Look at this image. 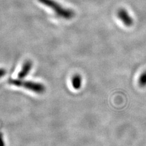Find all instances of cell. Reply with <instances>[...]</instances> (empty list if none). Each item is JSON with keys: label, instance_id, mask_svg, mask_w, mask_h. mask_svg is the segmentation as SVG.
<instances>
[{"label": "cell", "instance_id": "3957f363", "mask_svg": "<svg viewBox=\"0 0 146 146\" xmlns=\"http://www.w3.org/2000/svg\"><path fill=\"white\" fill-rule=\"evenodd\" d=\"M117 17L127 27H130L133 24V19L125 9L121 8L117 11Z\"/></svg>", "mask_w": 146, "mask_h": 146}, {"label": "cell", "instance_id": "5b68a950", "mask_svg": "<svg viewBox=\"0 0 146 146\" xmlns=\"http://www.w3.org/2000/svg\"><path fill=\"white\" fill-rule=\"evenodd\" d=\"M71 84L75 90H79L82 86V77L79 74H76L72 77Z\"/></svg>", "mask_w": 146, "mask_h": 146}, {"label": "cell", "instance_id": "52a82bcc", "mask_svg": "<svg viewBox=\"0 0 146 146\" xmlns=\"http://www.w3.org/2000/svg\"><path fill=\"white\" fill-rule=\"evenodd\" d=\"M0 146H5V143L4 141L3 133L0 131Z\"/></svg>", "mask_w": 146, "mask_h": 146}, {"label": "cell", "instance_id": "8992f818", "mask_svg": "<svg viewBox=\"0 0 146 146\" xmlns=\"http://www.w3.org/2000/svg\"><path fill=\"white\" fill-rule=\"evenodd\" d=\"M138 83L139 86H142V87L146 86V71H144L139 76Z\"/></svg>", "mask_w": 146, "mask_h": 146}, {"label": "cell", "instance_id": "7a4b0ae2", "mask_svg": "<svg viewBox=\"0 0 146 146\" xmlns=\"http://www.w3.org/2000/svg\"><path fill=\"white\" fill-rule=\"evenodd\" d=\"M9 84L18 87H23L25 89L33 91L35 93L42 94L46 91V88L43 84L38 82L26 81L21 79H10Z\"/></svg>", "mask_w": 146, "mask_h": 146}, {"label": "cell", "instance_id": "277c9868", "mask_svg": "<svg viewBox=\"0 0 146 146\" xmlns=\"http://www.w3.org/2000/svg\"><path fill=\"white\" fill-rule=\"evenodd\" d=\"M32 67H33V62L31 60H27L25 62L21 68V70L20 71L18 74V78L20 79H22L29 74L31 71Z\"/></svg>", "mask_w": 146, "mask_h": 146}, {"label": "cell", "instance_id": "6da1fadb", "mask_svg": "<svg viewBox=\"0 0 146 146\" xmlns=\"http://www.w3.org/2000/svg\"><path fill=\"white\" fill-rule=\"evenodd\" d=\"M38 1L43 5L51 9L57 16L64 19L70 20L75 16V12L72 9L62 6L54 0H38Z\"/></svg>", "mask_w": 146, "mask_h": 146}, {"label": "cell", "instance_id": "ba28073f", "mask_svg": "<svg viewBox=\"0 0 146 146\" xmlns=\"http://www.w3.org/2000/svg\"><path fill=\"white\" fill-rule=\"evenodd\" d=\"M6 71L4 68H0V79L3 77L4 75H6Z\"/></svg>", "mask_w": 146, "mask_h": 146}]
</instances>
